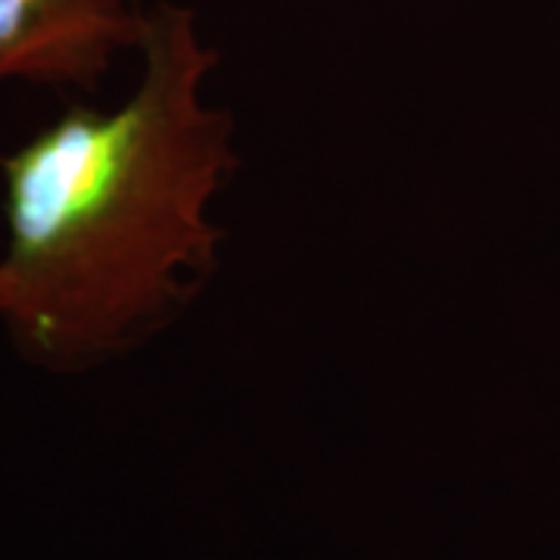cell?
Returning a JSON list of instances; mask_svg holds the SVG:
<instances>
[{
    "mask_svg": "<svg viewBox=\"0 0 560 560\" xmlns=\"http://www.w3.org/2000/svg\"><path fill=\"white\" fill-rule=\"evenodd\" d=\"M140 79L113 109L72 106L0 156V324L22 361L79 374L150 342L219 268L212 202L237 165L219 54L187 7L156 3Z\"/></svg>",
    "mask_w": 560,
    "mask_h": 560,
    "instance_id": "6da1fadb",
    "label": "cell"
},
{
    "mask_svg": "<svg viewBox=\"0 0 560 560\" xmlns=\"http://www.w3.org/2000/svg\"><path fill=\"white\" fill-rule=\"evenodd\" d=\"M140 0H0V84L94 94L121 50L147 32Z\"/></svg>",
    "mask_w": 560,
    "mask_h": 560,
    "instance_id": "7a4b0ae2",
    "label": "cell"
}]
</instances>
